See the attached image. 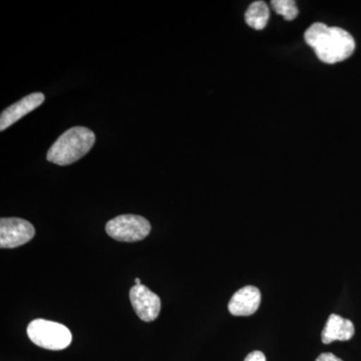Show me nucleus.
Segmentation results:
<instances>
[{
  "mask_svg": "<svg viewBox=\"0 0 361 361\" xmlns=\"http://www.w3.org/2000/svg\"><path fill=\"white\" fill-rule=\"evenodd\" d=\"M306 44L314 49L316 56L323 63L334 65L353 56L355 42L343 28L315 23L304 33Z\"/></svg>",
  "mask_w": 361,
  "mask_h": 361,
  "instance_id": "nucleus-1",
  "label": "nucleus"
},
{
  "mask_svg": "<svg viewBox=\"0 0 361 361\" xmlns=\"http://www.w3.org/2000/svg\"><path fill=\"white\" fill-rule=\"evenodd\" d=\"M96 142L94 133L87 128L73 127L66 130L51 147L47 160L59 166H68L87 155Z\"/></svg>",
  "mask_w": 361,
  "mask_h": 361,
  "instance_id": "nucleus-2",
  "label": "nucleus"
},
{
  "mask_svg": "<svg viewBox=\"0 0 361 361\" xmlns=\"http://www.w3.org/2000/svg\"><path fill=\"white\" fill-rule=\"evenodd\" d=\"M27 336L39 348L49 350H63L71 345V330L61 323L35 319L27 326Z\"/></svg>",
  "mask_w": 361,
  "mask_h": 361,
  "instance_id": "nucleus-3",
  "label": "nucleus"
},
{
  "mask_svg": "<svg viewBox=\"0 0 361 361\" xmlns=\"http://www.w3.org/2000/svg\"><path fill=\"white\" fill-rule=\"evenodd\" d=\"M106 231L111 238L121 242L144 240L151 232V224L146 218L137 215H121L109 221Z\"/></svg>",
  "mask_w": 361,
  "mask_h": 361,
  "instance_id": "nucleus-4",
  "label": "nucleus"
},
{
  "mask_svg": "<svg viewBox=\"0 0 361 361\" xmlns=\"http://www.w3.org/2000/svg\"><path fill=\"white\" fill-rule=\"evenodd\" d=\"M35 235V227L28 221L20 218H1L0 220V247L2 249L25 245Z\"/></svg>",
  "mask_w": 361,
  "mask_h": 361,
  "instance_id": "nucleus-5",
  "label": "nucleus"
},
{
  "mask_svg": "<svg viewBox=\"0 0 361 361\" xmlns=\"http://www.w3.org/2000/svg\"><path fill=\"white\" fill-rule=\"evenodd\" d=\"M130 303L142 322H151L160 314L161 299L145 285H135L130 291Z\"/></svg>",
  "mask_w": 361,
  "mask_h": 361,
  "instance_id": "nucleus-6",
  "label": "nucleus"
},
{
  "mask_svg": "<svg viewBox=\"0 0 361 361\" xmlns=\"http://www.w3.org/2000/svg\"><path fill=\"white\" fill-rule=\"evenodd\" d=\"M44 102V94L42 92H33L28 94L18 101V103L13 104V106H8L1 113L0 116V130L4 132L7 128L13 126V123L20 121L25 115L30 111H35V109L42 106Z\"/></svg>",
  "mask_w": 361,
  "mask_h": 361,
  "instance_id": "nucleus-7",
  "label": "nucleus"
},
{
  "mask_svg": "<svg viewBox=\"0 0 361 361\" xmlns=\"http://www.w3.org/2000/svg\"><path fill=\"white\" fill-rule=\"evenodd\" d=\"M260 303V290L257 287L249 285L232 296L228 304V310L234 316H250L258 310Z\"/></svg>",
  "mask_w": 361,
  "mask_h": 361,
  "instance_id": "nucleus-8",
  "label": "nucleus"
},
{
  "mask_svg": "<svg viewBox=\"0 0 361 361\" xmlns=\"http://www.w3.org/2000/svg\"><path fill=\"white\" fill-rule=\"evenodd\" d=\"M355 332L353 322L341 316L331 314L323 329L322 341L324 344L334 341H348L355 336Z\"/></svg>",
  "mask_w": 361,
  "mask_h": 361,
  "instance_id": "nucleus-9",
  "label": "nucleus"
},
{
  "mask_svg": "<svg viewBox=\"0 0 361 361\" xmlns=\"http://www.w3.org/2000/svg\"><path fill=\"white\" fill-rule=\"evenodd\" d=\"M269 18V7L264 1L253 2L249 6L245 13L247 25L254 30H261L265 28Z\"/></svg>",
  "mask_w": 361,
  "mask_h": 361,
  "instance_id": "nucleus-10",
  "label": "nucleus"
},
{
  "mask_svg": "<svg viewBox=\"0 0 361 361\" xmlns=\"http://www.w3.org/2000/svg\"><path fill=\"white\" fill-rule=\"evenodd\" d=\"M271 6L275 13L283 16L286 20H295L299 13L296 2L293 0H272Z\"/></svg>",
  "mask_w": 361,
  "mask_h": 361,
  "instance_id": "nucleus-11",
  "label": "nucleus"
},
{
  "mask_svg": "<svg viewBox=\"0 0 361 361\" xmlns=\"http://www.w3.org/2000/svg\"><path fill=\"white\" fill-rule=\"evenodd\" d=\"M244 361H266L264 353L261 351H253L246 356Z\"/></svg>",
  "mask_w": 361,
  "mask_h": 361,
  "instance_id": "nucleus-12",
  "label": "nucleus"
},
{
  "mask_svg": "<svg viewBox=\"0 0 361 361\" xmlns=\"http://www.w3.org/2000/svg\"><path fill=\"white\" fill-rule=\"evenodd\" d=\"M316 361H342L341 358L337 357L334 353H322L316 358Z\"/></svg>",
  "mask_w": 361,
  "mask_h": 361,
  "instance_id": "nucleus-13",
  "label": "nucleus"
},
{
  "mask_svg": "<svg viewBox=\"0 0 361 361\" xmlns=\"http://www.w3.org/2000/svg\"><path fill=\"white\" fill-rule=\"evenodd\" d=\"M135 285H140V284H142V283H141V279H140V278H135Z\"/></svg>",
  "mask_w": 361,
  "mask_h": 361,
  "instance_id": "nucleus-14",
  "label": "nucleus"
}]
</instances>
